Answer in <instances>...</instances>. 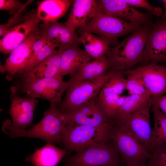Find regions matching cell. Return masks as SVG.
Here are the masks:
<instances>
[{
	"mask_svg": "<svg viewBox=\"0 0 166 166\" xmlns=\"http://www.w3.org/2000/svg\"><path fill=\"white\" fill-rule=\"evenodd\" d=\"M64 126L63 114L58 109L56 104L50 103L44 113L42 119L30 128L26 130L17 128L10 120L6 119L2 123V129L12 138H36L55 145L61 144V136Z\"/></svg>",
	"mask_w": 166,
	"mask_h": 166,
	"instance_id": "cell-1",
	"label": "cell"
},
{
	"mask_svg": "<svg viewBox=\"0 0 166 166\" xmlns=\"http://www.w3.org/2000/svg\"><path fill=\"white\" fill-rule=\"evenodd\" d=\"M153 25L152 23L142 26L110 49L105 55L110 63L111 69L124 72L142 61L143 52Z\"/></svg>",
	"mask_w": 166,
	"mask_h": 166,
	"instance_id": "cell-2",
	"label": "cell"
},
{
	"mask_svg": "<svg viewBox=\"0 0 166 166\" xmlns=\"http://www.w3.org/2000/svg\"><path fill=\"white\" fill-rule=\"evenodd\" d=\"M110 121L98 127L66 124L63 127L61 143L69 152H80L91 145L111 140Z\"/></svg>",
	"mask_w": 166,
	"mask_h": 166,
	"instance_id": "cell-3",
	"label": "cell"
},
{
	"mask_svg": "<svg viewBox=\"0 0 166 166\" xmlns=\"http://www.w3.org/2000/svg\"><path fill=\"white\" fill-rule=\"evenodd\" d=\"M110 139L123 164H146L151 157V153L137 139L112 121Z\"/></svg>",
	"mask_w": 166,
	"mask_h": 166,
	"instance_id": "cell-4",
	"label": "cell"
},
{
	"mask_svg": "<svg viewBox=\"0 0 166 166\" xmlns=\"http://www.w3.org/2000/svg\"><path fill=\"white\" fill-rule=\"evenodd\" d=\"M113 71V70L110 69L107 73L101 77L69 84L63 99L57 105L58 109L62 114L68 113L97 97Z\"/></svg>",
	"mask_w": 166,
	"mask_h": 166,
	"instance_id": "cell-5",
	"label": "cell"
},
{
	"mask_svg": "<svg viewBox=\"0 0 166 166\" xmlns=\"http://www.w3.org/2000/svg\"><path fill=\"white\" fill-rule=\"evenodd\" d=\"M142 26L117 17L97 12L85 26L79 28L78 31L79 33H94L109 44L117 42L119 37L132 33Z\"/></svg>",
	"mask_w": 166,
	"mask_h": 166,
	"instance_id": "cell-6",
	"label": "cell"
},
{
	"mask_svg": "<svg viewBox=\"0 0 166 166\" xmlns=\"http://www.w3.org/2000/svg\"><path fill=\"white\" fill-rule=\"evenodd\" d=\"M64 163L68 166H121L123 164L111 140L94 144L67 158Z\"/></svg>",
	"mask_w": 166,
	"mask_h": 166,
	"instance_id": "cell-7",
	"label": "cell"
},
{
	"mask_svg": "<svg viewBox=\"0 0 166 166\" xmlns=\"http://www.w3.org/2000/svg\"><path fill=\"white\" fill-rule=\"evenodd\" d=\"M154 102L151 97L138 108L124 116L112 119V122L123 127L137 139L151 153L152 130L150 110Z\"/></svg>",
	"mask_w": 166,
	"mask_h": 166,
	"instance_id": "cell-8",
	"label": "cell"
},
{
	"mask_svg": "<svg viewBox=\"0 0 166 166\" xmlns=\"http://www.w3.org/2000/svg\"><path fill=\"white\" fill-rule=\"evenodd\" d=\"M69 83L64 81L62 77L58 74L50 78L17 86L18 93L25 97L31 99L42 98L50 103L57 105L62 101V97Z\"/></svg>",
	"mask_w": 166,
	"mask_h": 166,
	"instance_id": "cell-9",
	"label": "cell"
},
{
	"mask_svg": "<svg viewBox=\"0 0 166 166\" xmlns=\"http://www.w3.org/2000/svg\"><path fill=\"white\" fill-rule=\"evenodd\" d=\"M39 36L37 30L30 33L10 54L5 64L0 66L1 72L6 73V77L7 80L11 81L25 72L28 61L32 53L33 45Z\"/></svg>",
	"mask_w": 166,
	"mask_h": 166,
	"instance_id": "cell-10",
	"label": "cell"
},
{
	"mask_svg": "<svg viewBox=\"0 0 166 166\" xmlns=\"http://www.w3.org/2000/svg\"><path fill=\"white\" fill-rule=\"evenodd\" d=\"M63 114L65 125L71 124L97 127L111 120L99 105L97 97L83 104L71 113Z\"/></svg>",
	"mask_w": 166,
	"mask_h": 166,
	"instance_id": "cell-11",
	"label": "cell"
},
{
	"mask_svg": "<svg viewBox=\"0 0 166 166\" xmlns=\"http://www.w3.org/2000/svg\"><path fill=\"white\" fill-rule=\"evenodd\" d=\"M10 91L11 104L8 113L12 118V124L21 129L32 126L34 113L38 101L21 97L17 85L11 86Z\"/></svg>",
	"mask_w": 166,
	"mask_h": 166,
	"instance_id": "cell-12",
	"label": "cell"
},
{
	"mask_svg": "<svg viewBox=\"0 0 166 166\" xmlns=\"http://www.w3.org/2000/svg\"><path fill=\"white\" fill-rule=\"evenodd\" d=\"M98 13L112 15L142 26L152 22L150 15L136 9L124 0H97Z\"/></svg>",
	"mask_w": 166,
	"mask_h": 166,
	"instance_id": "cell-13",
	"label": "cell"
},
{
	"mask_svg": "<svg viewBox=\"0 0 166 166\" xmlns=\"http://www.w3.org/2000/svg\"><path fill=\"white\" fill-rule=\"evenodd\" d=\"M166 61V18L157 21L150 32L143 53L142 61L156 63Z\"/></svg>",
	"mask_w": 166,
	"mask_h": 166,
	"instance_id": "cell-14",
	"label": "cell"
},
{
	"mask_svg": "<svg viewBox=\"0 0 166 166\" xmlns=\"http://www.w3.org/2000/svg\"><path fill=\"white\" fill-rule=\"evenodd\" d=\"M41 21L37 13L30 18L10 29L0 40V51L5 55L10 54L32 32L37 30Z\"/></svg>",
	"mask_w": 166,
	"mask_h": 166,
	"instance_id": "cell-15",
	"label": "cell"
},
{
	"mask_svg": "<svg viewBox=\"0 0 166 166\" xmlns=\"http://www.w3.org/2000/svg\"><path fill=\"white\" fill-rule=\"evenodd\" d=\"M154 102L166 93V67L155 63L137 67Z\"/></svg>",
	"mask_w": 166,
	"mask_h": 166,
	"instance_id": "cell-16",
	"label": "cell"
},
{
	"mask_svg": "<svg viewBox=\"0 0 166 166\" xmlns=\"http://www.w3.org/2000/svg\"><path fill=\"white\" fill-rule=\"evenodd\" d=\"M41 31L39 34L48 43L56 48L65 49L78 43L79 36L75 32L69 29L65 22L57 21L41 26Z\"/></svg>",
	"mask_w": 166,
	"mask_h": 166,
	"instance_id": "cell-17",
	"label": "cell"
},
{
	"mask_svg": "<svg viewBox=\"0 0 166 166\" xmlns=\"http://www.w3.org/2000/svg\"><path fill=\"white\" fill-rule=\"evenodd\" d=\"M68 17L65 22L72 30L85 26L97 14L98 10L97 1L73 0Z\"/></svg>",
	"mask_w": 166,
	"mask_h": 166,
	"instance_id": "cell-18",
	"label": "cell"
},
{
	"mask_svg": "<svg viewBox=\"0 0 166 166\" xmlns=\"http://www.w3.org/2000/svg\"><path fill=\"white\" fill-rule=\"evenodd\" d=\"M63 49H59L54 53L17 77L20 79L21 83H23L51 77L57 75Z\"/></svg>",
	"mask_w": 166,
	"mask_h": 166,
	"instance_id": "cell-19",
	"label": "cell"
},
{
	"mask_svg": "<svg viewBox=\"0 0 166 166\" xmlns=\"http://www.w3.org/2000/svg\"><path fill=\"white\" fill-rule=\"evenodd\" d=\"M92 58L81 49L77 44L63 49L57 74L62 77L71 75L89 61Z\"/></svg>",
	"mask_w": 166,
	"mask_h": 166,
	"instance_id": "cell-20",
	"label": "cell"
},
{
	"mask_svg": "<svg viewBox=\"0 0 166 166\" xmlns=\"http://www.w3.org/2000/svg\"><path fill=\"white\" fill-rule=\"evenodd\" d=\"M111 68L110 63L104 55L86 63L75 73L70 75L68 82L71 85L85 80L100 77L107 73Z\"/></svg>",
	"mask_w": 166,
	"mask_h": 166,
	"instance_id": "cell-21",
	"label": "cell"
},
{
	"mask_svg": "<svg viewBox=\"0 0 166 166\" xmlns=\"http://www.w3.org/2000/svg\"><path fill=\"white\" fill-rule=\"evenodd\" d=\"M68 152L49 143L26 158L25 161L34 166H56Z\"/></svg>",
	"mask_w": 166,
	"mask_h": 166,
	"instance_id": "cell-22",
	"label": "cell"
},
{
	"mask_svg": "<svg viewBox=\"0 0 166 166\" xmlns=\"http://www.w3.org/2000/svg\"><path fill=\"white\" fill-rule=\"evenodd\" d=\"M73 2L70 0L43 1L38 4L37 15L45 25L58 21L65 15Z\"/></svg>",
	"mask_w": 166,
	"mask_h": 166,
	"instance_id": "cell-23",
	"label": "cell"
},
{
	"mask_svg": "<svg viewBox=\"0 0 166 166\" xmlns=\"http://www.w3.org/2000/svg\"><path fill=\"white\" fill-rule=\"evenodd\" d=\"M80 34L78 43L82 44L85 50L92 58L97 59L105 55L111 49L108 43L99 36L87 32Z\"/></svg>",
	"mask_w": 166,
	"mask_h": 166,
	"instance_id": "cell-24",
	"label": "cell"
},
{
	"mask_svg": "<svg viewBox=\"0 0 166 166\" xmlns=\"http://www.w3.org/2000/svg\"><path fill=\"white\" fill-rule=\"evenodd\" d=\"M151 107L154 119L151 136L152 152L156 149L166 146V114L154 104Z\"/></svg>",
	"mask_w": 166,
	"mask_h": 166,
	"instance_id": "cell-25",
	"label": "cell"
},
{
	"mask_svg": "<svg viewBox=\"0 0 166 166\" xmlns=\"http://www.w3.org/2000/svg\"><path fill=\"white\" fill-rule=\"evenodd\" d=\"M113 70V74L99 93L97 97L98 99H101L110 93L120 95L126 89V78L124 77L125 71Z\"/></svg>",
	"mask_w": 166,
	"mask_h": 166,
	"instance_id": "cell-26",
	"label": "cell"
},
{
	"mask_svg": "<svg viewBox=\"0 0 166 166\" xmlns=\"http://www.w3.org/2000/svg\"><path fill=\"white\" fill-rule=\"evenodd\" d=\"M152 97L148 92L142 94L126 96L124 102L116 116L112 119L124 116L134 111Z\"/></svg>",
	"mask_w": 166,
	"mask_h": 166,
	"instance_id": "cell-27",
	"label": "cell"
},
{
	"mask_svg": "<svg viewBox=\"0 0 166 166\" xmlns=\"http://www.w3.org/2000/svg\"><path fill=\"white\" fill-rule=\"evenodd\" d=\"M125 74L127 75L125 89L128 91L129 95L142 94L148 92L137 68L125 71Z\"/></svg>",
	"mask_w": 166,
	"mask_h": 166,
	"instance_id": "cell-28",
	"label": "cell"
},
{
	"mask_svg": "<svg viewBox=\"0 0 166 166\" xmlns=\"http://www.w3.org/2000/svg\"><path fill=\"white\" fill-rule=\"evenodd\" d=\"M126 96H121L115 93H110L103 98L98 99V102L106 114L110 119L117 114L122 105Z\"/></svg>",
	"mask_w": 166,
	"mask_h": 166,
	"instance_id": "cell-29",
	"label": "cell"
},
{
	"mask_svg": "<svg viewBox=\"0 0 166 166\" xmlns=\"http://www.w3.org/2000/svg\"><path fill=\"white\" fill-rule=\"evenodd\" d=\"M33 0L27 1L23 7L13 16L10 18L6 23L0 25V36H4L7 32L14 26L23 22L37 13L34 10L29 13L23 14V12L27 6L30 4Z\"/></svg>",
	"mask_w": 166,
	"mask_h": 166,
	"instance_id": "cell-30",
	"label": "cell"
},
{
	"mask_svg": "<svg viewBox=\"0 0 166 166\" xmlns=\"http://www.w3.org/2000/svg\"><path fill=\"white\" fill-rule=\"evenodd\" d=\"M53 45L48 43L40 50L32 53L28 61L24 73L29 71L54 53L57 51Z\"/></svg>",
	"mask_w": 166,
	"mask_h": 166,
	"instance_id": "cell-31",
	"label": "cell"
},
{
	"mask_svg": "<svg viewBox=\"0 0 166 166\" xmlns=\"http://www.w3.org/2000/svg\"><path fill=\"white\" fill-rule=\"evenodd\" d=\"M127 3L133 7L145 9L149 14L159 17L163 14V9L159 6H153L144 0H124Z\"/></svg>",
	"mask_w": 166,
	"mask_h": 166,
	"instance_id": "cell-32",
	"label": "cell"
},
{
	"mask_svg": "<svg viewBox=\"0 0 166 166\" xmlns=\"http://www.w3.org/2000/svg\"><path fill=\"white\" fill-rule=\"evenodd\" d=\"M147 164L148 166H166V146L154 150Z\"/></svg>",
	"mask_w": 166,
	"mask_h": 166,
	"instance_id": "cell-33",
	"label": "cell"
},
{
	"mask_svg": "<svg viewBox=\"0 0 166 166\" xmlns=\"http://www.w3.org/2000/svg\"><path fill=\"white\" fill-rule=\"evenodd\" d=\"M24 5V3L17 0H0V10L7 11L10 14L14 15Z\"/></svg>",
	"mask_w": 166,
	"mask_h": 166,
	"instance_id": "cell-34",
	"label": "cell"
},
{
	"mask_svg": "<svg viewBox=\"0 0 166 166\" xmlns=\"http://www.w3.org/2000/svg\"><path fill=\"white\" fill-rule=\"evenodd\" d=\"M166 114V95H163L157 99L154 103Z\"/></svg>",
	"mask_w": 166,
	"mask_h": 166,
	"instance_id": "cell-35",
	"label": "cell"
},
{
	"mask_svg": "<svg viewBox=\"0 0 166 166\" xmlns=\"http://www.w3.org/2000/svg\"><path fill=\"white\" fill-rule=\"evenodd\" d=\"M48 42L40 35L39 38L34 42L33 48L32 53L35 52L41 49Z\"/></svg>",
	"mask_w": 166,
	"mask_h": 166,
	"instance_id": "cell-36",
	"label": "cell"
},
{
	"mask_svg": "<svg viewBox=\"0 0 166 166\" xmlns=\"http://www.w3.org/2000/svg\"><path fill=\"white\" fill-rule=\"evenodd\" d=\"M162 1L163 3L165 9L164 12L162 16L160 18V19H163L166 18V0H163Z\"/></svg>",
	"mask_w": 166,
	"mask_h": 166,
	"instance_id": "cell-37",
	"label": "cell"
},
{
	"mask_svg": "<svg viewBox=\"0 0 166 166\" xmlns=\"http://www.w3.org/2000/svg\"><path fill=\"white\" fill-rule=\"evenodd\" d=\"M121 166H148L147 164H123Z\"/></svg>",
	"mask_w": 166,
	"mask_h": 166,
	"instance_id": "cell-38",
	"label": "cell"
},
{
	"mask_svg": "<svg viewBox=\"0 0 166 166\" xmlns=\"http://www.w3.org/2000/svg\"><path fill=\"white\" fill-rule=\"evenodd\" d=\"M64 166H68L66 165H65V164H64Z\"/></svg>",
	"mask_w": 166,
	"mask_h": 166,
	"instance_id": "cell-39",
	"label": "cell"
}]
</instances>
